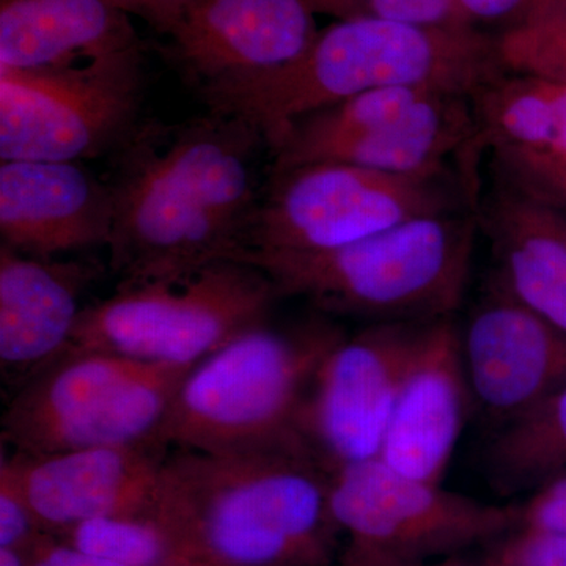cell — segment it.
Instances as JSON below:
<instances>
[{
	"mask_svg": "<svg viewBox=\"0 0 566 566\" xmlns=\"http://www.w3.org/2000/svg\"><path fill=\"white\" fill-rule=\"evenodd\" d=\"M266 147L248 122L208 111L177 126H139L109 180V266L120 285L177 282L245 248Z\"/></svg>",
	"mask_w": 566,
	"mask_h": 566,
	"instance_id": "obj_1",
	"label": "cell"
},
{
	"mask_svg": "<svg viewBox=\"0 0 566 566\" xmlns=\"http://www.w3.org/2000/svg\"><path fill=\"white\" fill-rule=\"evenodd\" d=\"M331 479L296 449L174 450L156 517L178 560L199 566H327L338 526Z\"/></svg>",
	"mask_w": 566,
	"mask_h": 566,
	"instance_id": "obj_2",
	"label": "cell"
},
{
	"mask_svg": "<svg viewBox=\"0 0 566 566\" xmlns=\"http://www.w3.org/2000/svg\"><path fill=\"white\" fill-rule=\"evenodd\" d=\"M493 36L378 20L334 21L282 69L197 88L208 111L248 122L273 151L293 122L381 88L472 96L504 71Z\"/></svg>",
	"mask_w": 566,
	"mask_h": 566,
	"instance_id": "obj_3",
	"label": "cell"
},
{
	"mask_svg": "<svg viewBox=\"0 0 566 566\" xmlns=\"http://www.w3.org/2000/svg\"><path fill=\"white\" fill-rule=\"evenodd\" d=\"M476 229L475 211L442 212L326 251H244L234 260L263 271L279 297H301L323 314L431 323L463 303Z\"/></svg>",
	"mask_w": 566,
	"mask_h": 566,
	"instance_id": "obj_4",
	"label": "cell"
},
{
	"mask_svg": "<svg viewBox=\"0 0 566 566\" xmlns=\"http://www.w3.org/2000/svg\"><path fill=\"white\" fill-rule=\"evenodd\" d=\"M344 335L326 319L283 329L264 323L241 334L189 370L158 441L169 450L219 455L304 452L296 438L301 406L324 357Z\"/></svg>",
	"mask_w": 566,
	"mask_h": 566,
	"instance_id": "obj_5",
	"label": "cell"
},
{
	"mask_svg": "<svg viewBox=\"0 0 566 566\" xmlns=\"http://www.w3.org/2000/svg\"><path fill=\"white\" fill-rule=\"evenodd\" d=\"M192 367L109 353L63 354L29 376L10 401L3 444L18 455L48 457L158 441L164 417Z\"/></svg>",
	"mask_w": 566,
	"mask_h": 566,
	"instance_id": "obj_6",
	"label": "cell"
},
{
	"mask_svg": "<svg viewBox=\"0 0 566 566\" xmlns=\"http://www.w3.org/2000/svg\"><path fill=\"white\" fill-rule=\"evenodd\" d=\"M277 300L263 271L237 260L210 264L177 282L118 283L112 296L82 308L61 356L98 352L196 365L268 323Z\"/></svg>",
	"mask_w": 566,
	"mask_h": 566,
	"instance_id": "obj_7",
	"label": "cell"
},
{
	"mask_svg": "<svg viewBox=\"0 0 566 566\" xmlns=\"http://www.w3.org/2000/svg\"><path fill=\"white\" fill-rule=\"evenodd\" d=\"M480 151L471 96L428 88H381L293 122L271 172L342 163L401 177H446L455 155Z\"/></svg>",
	"mask_w": 566,
	"mask_h": 566,
	"instance_id": "obj_8",
	"label": "cell"
},
{
	"mask_svg": "<svg viewBox=\"0 0 566 566\" xmlns=\"http://www.w3.org/2000/svg\"><path fill=\"white\" fill-rule=\"evenodd\" d=\"M145 48L63 69H0V161L81 163L139 128Z\"/></svg>",
	"mask_w": 566,
	"mask_h": 566,
	"instance_id": "obj_9",
	"label": "cell"
},
{
	"mask_svg": "<svg viewBox=\"0 0 566 566\" xmlns=\"http://www.w3.org/2000/svg\"><path fill=\"white\" fill-rule=\"evenodd\" d=\"M446 177H401L342 163L270 174L244 251H326L411 219L460 211Z\"/></svg>",
	"mask_w": 566,
	"mask_h": 566,
	"instance_id": "obj_10",
	"label": "cell"
},
{
	"mask_svg": "<svg viewBox=\"0 0 566 566\" xmlns=\"http://www.w3.org/2000/svg\"><path fill=\"white\" fill-rule=\"evenodd\" d=\"M331 510L348 538L340 566H422L516 526L517 506L483 504L395 472L379 458L331 479Z\"/></svg>",
	"mask_w": 566,
	"mask_h": 566,
	"instance_id": "obj_11",
	"label": "cell"
},
{
	"mask_svg": "<svg viewBox=\"0 0 566 566\" xmlns=\"http://www.w3.org/2000/svg\"><path fill=\"white\" fill-rule=\"evenodd\" d=\"M431 323H374L345 334L324 357L301 406L296 438L327 474L379 457L395 401Z\"/></svg>",
	"mask_w": 566,
	"mask_h": 566,
	"instance_id": "obj_12",
	"label": "cell"
},
{
	"mask_svg": "<svg viewBox=\"0 0 566 566\" xmlns=\"http://www.w3.org/2000/svg\"><path fill=\"white\" fill-rule=\"evenodd\" d=\"M460 344L472 405L495 428L566 385V335L494 279L460 329Z\"/></svg>",
	"mask_w": 566,
	"mask_h": 566,
	"instance_id": "obj_13",
	"label": "cell"
},
{
	"mask_svg": "<svg viewBox=\"0 0 566 566\" xmlns=\"http://www.w3.org/2000/svg\"><path fill=\"white\" fill-rule=\"evenodd\" d=\"M161 442L93 447L48 457L2 455L46 534L106 516H155L164 461Z\"/></svg>",
	"mask_w": 566,
	"mask_h": 566,
	"instance_id": "obj_14",
	"label": "cell"
},
{
	"mask_svg": "<svg viewBox=\"0 0 566 566\" xmlns=\"http://www.w3.org/2000/svg\"><path fill=\"white\" fill-rule=\"evenodd\" d=\"M318 32L308 0H189L169 52L199 88L282 69Z\"/></svg>",
	"mask_w": 566,
	"mask_h": 566,
	"instance_id": "obj_15",
	"label": "cell"
},
{
	"mask_svg": "<svg viewBox=\"0 0 566 566\" xmlns=\"http://www.w3.org/2000/svg\"><path fill=\"white\" fill-rule=\"evenodd\" d=\"M114 199L109 182L80 163L2 161V245L33 259L109 243Z\"/></svg>",
	"mask_w": 566,
	"mask_h": 566,
	"instance_id": "obj_16",
	"label": "cell"
},
{
	"mask_svg": "<svg viewBox=\"0 0 566 566\" xmlns=\"http://www.w3.org/2000/svg\"><path fill=\"white\" fill-rule=\"evenodd\" d=\"M472 408L453 316L428 326L382 441L379 460L398 474L441 485Z\"/></svg>",
	"mask_w": 566,
	"mask_h": 566,
	"instance_id": "obj_17",
	"label": "cell"
},
{
	"mask_svg": "<svg viewBox=\"0 0 566 566\" xmlns=\"http://www.w3.org/2000/svg\"><path fill=\"white\" fill-rule=\"evenodd\" d=\"M96 264L22 255L0 245V364L7 374L33 375L71 340L82 293Z\"/></svg>",
	"mask_w": 566,
	"mask_h": 566,
	"instance_id": "obj_18",
	"label": "cell"
},
{
	"mask_svg": "<svg viewBox=\"0 0 566 566\" xmlns=\"http://www.w3.org/2000/svg\"><path fill=\"white\" fill-rule=\"evenodd\" d=\"M475 214L493 245L494 281L566 335L565 212L501 185Z\"/></svg>",
	"mask_w": 566,
	"mask_h": 566,
	"instance_id": "obj_19",
	"label": "cell"
},
{
	"mask_svg": "<svg viewBox=\"0 0 566 566\" xmlns=\"http://www.w3.org/2000/svg\"><path fill=\"white\" fill-rule=\"evenodd\" d=\"M111 0H0V69H63L144 50Z\"/></svg>",
	"mask_w": 566,
	"mask_h": 566,
	"instance_id": "obj_20",
	"label": "cell"
},
{
	"mask_svg": "<svg viewBox=\"0 0 566 566\" xmlns=\"http://www.w3.org/2000/svg\"><path fill=\"white\" fill-rule=\"evenodd\" d=\"M471 103L480 150L566 159V82L504 70Z\"/></svg>",
	"mask_w": 566,
	"mask_h": 566,
	"instance_id": "obj_21",
	"label": "cell"
},
{
	"mask_svg": "<svg viewBox=\"0 0 566 566\" xmlns=\"http://www.w3.org/2000/svg\"><path fill=\"white\" fill-rule=\"evenodd\" d=\"M485 469L501 493L536 488L566 472V385L527 415L495 428Z\"/></svg>",
	"mask_w": 566,
	"mask_h": 566,
	"instance_id": "obj_22",
	"label": "cell"
},
{
	"mask_svg": "<svg viewBox=\"0 0 566 566\" xmlns=\"http://www.w3.org/2000/svg\"><path fill=\"white\" fill-rule=\"evenodd\" d=\"M54 536L118 566H169L178 562L172 535L156 516L96 517Z\"/></svg>",
	"mask_w": 566,
	"mask_h": 566,
	"instance_id": "obj_23",
	"label": "cell"
},
{
	"mask_svg": "<svg viewBox=\"0 0 566 566\" xmlns=\"http://www.w3.org/2000/svg\"><path fill=\"white\" fill-rule=\"evenodd\" d=\"M316 17L334 21L378 20L444 31H475L457 0H308Z\"/></svg>",
	"mask_w": 566,
	"mask_h": 566,
	"instance_id": "obj_24",
	"label": "cell"
},
{
	"mask_svg": "<svg viewBox=\"0 0 566 566\" xmlns=\"http://www.w3.org/2000/svg\"><path fill=\"white\" fill-rule=\"evenodd\" d=\"M495 44L502 65L513 71L566 51V0H545L526 24L497 36Z\"/></svg>",
	"mask_w": 566,
	"mask_h": 566,
	"instance_id": "obj_25",
	"label": "cell"
},
{
	"mask_svg": "<svg viewBox=\"0 0 566 566\" xmlns=\"http://www.w3.org/2000/svg\"><path fill=\"white\" fill-rule=\"evenodd\" d=\"M502 185L515 191L566 210V159L542 156H504L495 158Z\"/></svg>",
	"mask_w": 566,
	"mask_h": 566,
	"instance_id": "obj_26",
	"label": "cell"
},
{
	"mask_svg": "<svg viewBox=\"0 0 566 566\" xmlns=\"http://www.w3.org/2000/svg\"><path fill=\"white\" fill-rule=\"evenodd\" d=\"M48 535L25 501L17 480L3 463L0 465V549L29 553Z\"/></svg>",
	"mask_w": 566,
	"mask_h": 566,
	"instance_id": "obj_27",
	"label": "cell"
},
{
	"mask_svg": "<svg viewBox=\"0 0 566 566\" xmlns=\"http://www.w3.org/2000/svg\"><path fill=\"white\" fill-rule=\"evenodd\" d=\"M516 526L566 535V472L536 486L526 504L517 506Z\"/></svg>",
	"mask_w": 566,
	"mask_h": 566,
	"instance_id": "obj_28",
	"label": "cell"
},
{
	"mask_svg": "<svg viewBox=\"0 0 566 566\" xmlns=\"http://www.w3.org/2000/svg\"><path fill=\"white\" fill-rule=\"evenodd\" d=\"M491 566H566V535L520 528Z\"/></svg>",
	"mask_w": 566,
	"mask_h": 566,
	"instance_id": "obj_29",
	"label": "cell"
},
{
	"mask_svg": "<svg viewBox=\"0 0 566 566\" xmlns=\"http://www.w3.org/2000/svg\"><path fill=\"white\" fill-rule=\"evenodd\" d=\"M465 21L475 31H497V36L526 24L545 0H457ZM495 36V39H497Z\"/></svg>",
	"mask_w": 566,
	"mask_h": 566,
	"instance_id": "obj_30",
	"label": "cell"
},
{
	"mask_svg": "<svg viewBox=\"0 0 566 566\" xmlns=\"http://www.w3.org/2000/svg\"><path fill=\"white\" fill-rule=\"evenodd\" d=\"M129 17L147 22L153 31L170 36L180 22L189 0H111Z\"/></svg>",
	"mask_w": 566,
	"mask_h": 566,
	"instance_id": "obj_31",
	"label": "cell"
},
{
	"mask_svg": "<svg viewBox=\"0 0 566 566\" xmlns=\"http://www.w3.org/2000/svg\"><path fill=\"white\" fill-rule=\"evenodd\" d=\"M24 558L25 566H118L88 556L50 534L44 535L29 553H25Z\"/></svg>",
	"mask_w": 566,
	"mask_h": 566,
	"instance_id": "obj_32",
	"label": "cell"
},
{
	"mask_svg": "<svg viewBox=\"0 0 566 566\" xmlns=\"http://www.w3.org/2000/svg\"><path fill=\"white\" fill-rule=\"evenodd\" d=\"M517 71H521V73L539 74V76L551 77V80L566 82V51L536 59V61L527 63L526 66Z\"/></svg>",
	"mask_w": 566,
	"mask_h": 566,
	"instance_id": "obj_33",
	"label": "cell"
},
{
	"mask_svg": "<svg viewBox=\"0 0 566 566\" xmlns=\"http://www.w3.org/2000/svg\"><path fill=\"white\" fill-rule=\"evenodd\" d=\"M0 566H25L24 554L13 549H0Z\"/></svg>",
	"mask_w": 566,
	"mask_h": 566,
	"instance_id": "obj_34",
	"label": "cell"
},
{
	"mask_svg": "<svg viewBox=\"0 0 566 566\" xmlns=\"http://www.w3.org/2000/svg\"><path fill=\"white\" fill-rule=\"evenodd\" d=\"M169 566H199V565H193V564H191V562L178 560V562H175V564L169 565Z\"/></svg>",
	"mask_w": 566,
	"mask_h": 566,
	"instance_id": "obj_35",
	"label": "cell"
},
{
	"mask_svg": "<svg viewBox=\"0 0 566 566\" xmlns=\"http://www.w3.org/2000/svg\"><path fill=\"white\" fill-rule=\"evenodd\" d=\"M439 566H464V565L460 564V562H446V564H442Z\"/></svg>",
	"mask_w": 566,
	"mask_h": 566,
	"instance_id": "obj_36",
	"label": "cell"
}]
</instances>
